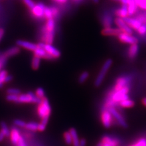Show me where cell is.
<instances>
[{"mask_svg":"<svg viewBox=\"0 0 146 146\" xmlns=\"http://www.w3.org/2000/svg\"><path fill=\"white\" fill-rule=\"evenodd\" d=\"M51 113V106H50V104L47 98L44 97L43 99H42L41 103L38 104V107L37 108L38 115L42 119L44 117H49Z\"/></svg>","mask_w":146,"mask_h":146,"instance_id":"cell-1","label":"cell"},{"mask_svg":"<svg viewBox=\"0 0 146 146\" xmlns=\"http://www.w3.org/2000/svg\"><path fill=\"white\" fill-rule=\"evenodd\" d=\"M113 61L111 59H108L105 63L101 68V70L99 71V73L98 76H97L96 79L95 80L94 82V85L96 86H99L100 85L102 84L104 79H105V77H106L107 72L108 71L110 68L111 67L112 65Z\"/></svg>","mask_w":146,"mask_h":146,"instance_id":"cell-2","label":"cell"},{"mask_svg":"<svg viewBox=\"0 0 146 146\" xmlns=\"http://www.w3.org/2000/svg\"><path fill=\"white\" fill-rule=\"evenodd\" d=\"M42 100L33 92H28L27 94L18 96V103H36L39 104L42 102Z\"/></svg>","mask_w":146,"mask_h":146,"instance_id":"cell-3","label":"cell"},{"mask_svg":"<svg viewBox=\"0 0 146 146\" xmlns=\"http://www.w3.org/2000/svg\"><path fill=\"white\" fill-rule=\"evenodd\" d=\"M107 109L110 112L112 116L116 121V122H117V124L119 125L124 128L127 127V124L125 120V119L123 117L121 114L116 110V109L115 107H108Z\"/></svg>","mask_w":146,"mask_h":146,"instance_id":"cell-4","label":"cell"},{"mask_svg":"<svg viewBox=\"0 0 146 146\" xmlns=\"http://www.w3.org/2000/svg\"><path fill=\"white\" fill-rule=\"evenodd\" d=\"M119 141L117 138L107 135L102 137L96 146H119Z\"/></svg>","mask_w":146,"mask_h":146,"instance_id":"cell-5","label":"cell"},{"mask_svg":"<svg viewBox=\"0 0 146 146\" xmlns=\"http://www.w3.org/2000/svg\"><path fill=\"white\" fill-rule=\"evenodd\" d=\"M46 6L42 3H38L35 4V6L31 9V12L35 18H42L44 17V9Z\"/></svg>","mask_w":146,"mask_h":146,"instance_id":"cell-6","label":"cell"},{"mask_svg":"<svg viewBox=\"0 0 146 146\" xmlns=\"http://www.w3.org/2000/svg\"><path fill=\"white\" fill-rule=\"evenodd\" d=\"M118 38L122 43L130 44H137L138 42V39L135 36L125 33H121L118 35Z\"/></svg>","mask_w":146,"mask_h":146,"instance_id":"cell-7","label":"cell"},{"mask_svg":"<svg viewBox=\"0 0 146 146\" xmlns=\"http://www.w3.org/2000/svg\"><path fill=\"white\" fill-rule=\"evenodd\" d=\"M101 121L104 127L108 129L112 125V115L108 109L104 110L101 114Z\"/></svg>","mask_w":146,"mask_h":146,"instance_id":"cell-8","label":"cell"},{"mask_svg":"<svg viewBox=\"0 0 146 146\" xmlns=\"http://www.w3.org/2000/svg\"><path fill=\"white\" fill-rule=\"evenodd\" d=\"M115 23L118 26V28L121 29L122 33H125L131 35L133 34V31H132L131 27L128 25L125 21L121 18H117L115 20Z\"/></svg>","mask_w":146,"mask_h":146,"instance_id":"cell-9","label":"cell"},{"mask_svg":"<svg viewBox=\"0 0 146 146\" xmlns=\"http://www.w3.org/2000/svg\"><path fill=\"white\" fill-rule=\"evenodd\" d=\"M43 48H44L45 49V51H46L49 55H51L54 58H58L60 56L61 53L60 51H58L57 49H56L54 46H53L52 44L44 43Z\"/></svg>","mask_w":146,"mask_h":146,"instance_id":"cell-10","label":"cell"},{"mask_svg":"<svg viewBox=\"0 0 146 146\" xmlns=\"http://www.w3.org/2000/svg\"><path fill=\"white\" fill-rule=\"evenodd\" d=\"M130 82V78L127 77H121L118 78L116 82V84L115 87H114V90L117 91L121 90L123 88L127 86H129L128 84Z\"/></svg>","mask_w":146,"mask_h":146,"instance_id":"cell-11","label":"cell"},{"mask_svg":"<svg viewBox=\"0 0 146 146\" xmlns=\"http://www.w3.org/2000/svg\"><path fill=\"white\" fill-rule=\"evenodd\" d=\"M124 20L126 23L129 25L131 29H135V30H138L139 27L142 25V23L141 22L138 20L136 19V18H130V17H125L122 18Z\"/></svg>","mask_w":146,"mask_h":146,"instance_id":"cell-12","label":"cell"},{"mask_svg":"<svg viewBox=\"0 0 146 146\" xmlns=\"http://www.w3.org/2000/svg\"><path fill=\"white\" fill-rule=\"evenodd\" d=\"M16 43L18 45V46L25 48L26 49H28L29 51H34L36 49V48H37V44L29 42H27V41H25V40H19L17 41Z\"/></svg>","mask_w":146,"mask_h":146,"instance_id":"cell-13","label":"cell"},{"mask_svg":"<svg viewBox=\"0 0 146 146\" xmlns=\"http://www.w3.org/2000/svg\"><path fill=\"white\" fill-rule=\"evenodd\" d=\"M34 56L38 57L39 58H44L45 59H53L54 58L49 55L46 51H45V49L44 48H40L37 46V48L34 51Z\"/></svg>","mask_w":146,"mask_h":146,"instance_id":"cell-14","label":"cell"},{"mask_svg":"<svg viewBox=\"0 0 146 146\" xmlns=\"http://www.w3.org/2000/svg\"><path fill=\"white\" fill-rule=\"evenodd\" d=\"M122 32L119 28H112V27H105L102 31V34L106 36H117Z\"/></svg>","mask_w":146,"mask_h":146,"instance_id":"cell-15","label":"cell"},{"mask_svg":"<svg viewBox=\"0 0 146 146\" xmlns=\"http://www.w3.org/2000/svg\"><path fill=\"white\" fill-rule=\"evenodd\" d=\"M11 140L12 144H17L18 141L21 138V135L19 130H18L17 128L13 127L11 131Z\"/></svg>","mask_w":146,"mask_h":146,"instance_id":"cell-16","label":"cell"},{"mask_svg":"<svg viewBox=\"0 0 146 146\" xmlns=\"http://www.w3.org/2000/svg\"><path fill=\"white\" fill-rule=\"evenodd\" d=\"M139 51V46L137 44H131L128 51V56L130 58H134L138 55Z\"/></svg>","mask_w":146,"mask_h":146,"instance_id":"cell-17","label":"cell"},{"mask_svg":"<svg viewBox=\"0 0 146 146\" xmlns=\"http://www.w3.org/2000/svg\"><path fill=\"white\" fill-rule=\"evenodd\" d=\"M20 52V48L18 46H13L10 49H7V51L3 54V55L6 58H8L9 57H12L19 54Z\"/></svg>","mask_w":146,"mask_h":146,"instance_id":"cell-18","label":"cell"},{"mask_svg":"<svg viewBox=\"0 0 146 146\" xmlns=\"http://www.w3.org/2000/svg\"><path fill=\"white\" fill-rule=\"evenodd\" d=\"M127 6H128V13H129V15L131 16L134 15L135 13L137 11V7H138V6H137L135 0H129Z\"/></svg>","mask_w":146,"mask_h":146,"instance_id":"cell-19","label":"cell"},{"mask_svg":"<svg viewBox=\"0 0 146 146\" xmlns=\"http://www.w3.org/2000/svg\"><path fill=\"white\" fill-rule=\"evenodd\" d=\"M70 133L72 136V145L73 146H79V143L80 139L79 138L78 134H77V130L74 129V128H71L69 130Z\"/></svg>","mask_w":146,"mask_h":146,"instance_id":"cell-20","label":"cell"},{"mask_svg":"<svg viewBox=\"0 0 146 146\" xmlns=\"http://www.w3.org/2000/svg\"><path fill=\"white\" fill-rule=\"evenodd\" d=\"M116 15L119 18H121L127 17V15H129L127 5H122L121 8L118 9L116 12Z\"/></svg>","mask_w":146,"mask_h":146,"instance_id":"cell-21","label":"cell"},{"mask_svg":"<svg viewBox=\"0 0 146 146\" xmlns=\"http://www.w3.org/2000/svg\"><path fill=\"white\" fill-rule=\"evenodd\" d=\"M55 26H56V24H55V21L54 18H52V19H49L48 20L46 23V25L43 27V29L48 31H54Z\"/></svg>","mask_w":146,"mask_h":146,"instance_id":"cell-22","label":"cell"},{"mask_svg":"<svg viewBox=\"0 0 146 146\" xmlns=\"http://www.w3.org/2000/svg\"><path fill=\"white\" fill-rule=\"evenodd\" d=\"M119 104V106L123 108H131L135 106V102L129 99L122 100Z\"/></svg>","mask_w":146,"mask_h":146,"instance_id":"cell-23","label":"cell"},{"mask_svg":"<svg viewBox=\"0 0 146 146\" xmlns=\"http://www.w3.org/2000/svg\"><path fill=\"white\" fill-rule=\"evenodd\" d=\"M38 125L39 124L35 122H30L28 123H26L25 125V128L28 130L31 131H37L38 129Z\"/></svg>","mask_w":146,"mask_h":146,"instance_id":"cell-24","label":"cell"},{"mask_svg":"<svg viewBox=\"0 0 146 146\" xmlns=\"http://www.w3.org/2000/svg\"><path fill=\"white\" fill-rule=\"evenodd\" d=\"M40 59L41 58L38 57L34 56L33 60H32V68H33V70H36L38 69L40 65Z\"/></svg>","mask_w":146,"mask_h":146,"instance_id":"cell-25","label":"cell"},{"mask_svg":"<svg viewBox=\"0 0 146 146\" xmlns=\"http://www.w3.org/2000/svg\"><path fill=\"white\" fill-rule=\"evenodd\" d=\"M49 121V117H44L42 119V121L38 125V130L40 131H43L46 129V127L48 124Z\"/></svg>","mask_w":146,"mask_h":146,"instance_id":"cell-26","label":"cell"},{"mask_svg":"<svg viewBox=\"0 0 146 146\" xmlns=\"http://www.w3.org/2000/svg\"><path fill=\"white\" fill-rule=\"evenodd\" d=\"M63 138H64V139H65V143L67 145H72V136H71V135L69 131H65V133H63Z\"/></svg>","mask_w":146,"mask_h":146,"instance_id":"cell-27","label":"cell"},{"mask_svg":"<svg viewBox=\"0 0 146 146\" xmlns=\"http://www.w3.org/2000/svg\"><path fill=\"white\" fill-rule=\"evenodd\" d=\"M44 17L46 18L47 20L49 19H52L54 18L52 9L51 7H46L44 9Z\"/></svg>","mask_w":146,"mask_h":146,"instance_id":"cell-28","label":"cell"},{"mask_svg":"<svg viewBox=\"0 0 146 146\" xmlns=\"http://www.w3.org/2000/svg\"><path fill=\"white\" fill-rule=\"evenodd\" d=\"M0 125H1V130L3 132L4 134L5 135L6 137L10 136L11 132H10V131H9L8 127H7V125H6V123L2 121V122H1V123H0Z\"/></svg>","mask_w":146,"mask_h":146,"instance_id":"cell-29","label":"cell"},{"mask_svg":"<svg viewBox=\"0 0 146 146\" xmlns=\"http://www.w3.org/2000/svg\"><path fill=\"white\" fill-rule=\"evenodd\" d=\"M89 77V73L87 71H84L82 73L79 77V82L80 84H83L88 79Z\"/></svg>","mask_w":146,"mask_h":146,"instance_id":"cell-30","label":"cell"},{"mask_svg":"<svg viewBox=\"0 0 146 146\" xmlns=\"http://www.w3.org/2000/svg\"><path fill=\"white\" fill-rule=\"evenodd\" d=\"M7 75V72L6 70H1L0 72V88H1L4 84V81Z\"/></svg>","mask_w":146,"mask_h":146,"instance_id":"cell-31","label":"cell"},{"mask_svg":"<svg viewBox=\"0 0 146 146\" xmlns=\"http://www.w3.org/2000/svg\"><path fill=\"white\" fill-rule=\"evenodd\" d=\"M103 23L106 27H110L112 23V18L110 15H106L104 17Z\"/></svg>","mask_w":146,"mask_h":146,"instance_id":"cell-32","label":"cell"},{"mask_svg":"<svg viewBox=\"0 0 146 146\" xmlns=\"http://www.w3.org/2000/svg\"><path fill=\"white\" fill-rule=\"evenodd\" d=\"M18 96L14 94H7L6 99L9 102H13L15 103H18Z\"/></svg>","mask_w":146,"mask_h":146,"instance_id":"cell-33","label":"cell"},{"mask_svg":"<svg viewBox=\"0 0 146 146\" xmlns=\"http://www.w3.org/2000/svg\"><path fill=\"white\" fill-rule=\"evenodd\" d=\"M35 94L36 96L39 98L40 99H42L45 97V93L44 91L42 88H38L36 90Z\"/></svg>","mask_w":146,"mask_h":146,"instance_id":"cell-34","label":"cell"},{"mask_svg":"<svg viewBox=\"0 0 146 146\" xmlns=\"http://www.w3.org/2000/svg\"><path fill=\"white\" fill-rule=\"evenodd\" d=\"M130 146H146V139L145 138H141Z\"/></svg>","mask_w":146,"mask_h":146,"instance_id":"cell-35","label":"cell"},{"mask_svg":"<svg viewBox=\"0 0 146 146\" xmlns=\"http://www.w3.org/2000/svg\"><path fill=\"white\" fill-rule=\"evenodd\" d=\"M135 1L138 7L146 10V0H135Z\"/></svg>","mask_w":146,"mask_h":146,"instance_id":"cell-36","label":"cell"},{"mask_svg":"<svg viewBox=\"0 0 146 146\" xmlns=\"http://www.w3.org/2000/svg\"><path fill=\"white\" fill-rule=\"evenodd\" d=\"M7 93L8 94L20 95L21 94V91L17 88H9L7 90Z\"/></svg>","mask_w":146,"mask_h":146,"instance_id":"cell-37","label":"cell"},{"mask_svg":"<svg viewBox=\"0 0 146 146\" xmlns=\"http://www.w3.org/2000/svg\"><path fill=\"white\" fill-rule=\"evenodd\" d=\"M13 123H14V124L16 126L20 127H25L26 124V123L24 121H22L21 119H15L13 121Z\"/></svg>","mask_w":146,"mask_h":146,"instance_id":"cell-38","label":"cell"},{"mask_svg":"<svg viewBox=\"0 0 146 146\" xmlns=\"http://www.w3.org/2000/svg\"><path fill=\"white\" fill-rule=\"evenodd\" d=\"M23 2L27 6V7L29 8L30 9H33L36 4L33 0H23Z\"/></svg>","mask_w":146,"mask_h":146,"instance_id":"cell-39","label":"cell"},{"mask_svg":"<svg viewBox=\"0 0 146 146\" xmlns=\"http://www.w3.org/2000/svg\"><path fill=\"white\" fill-rule=\"evenodd\" d=\"M7 58H6L5 56H4L3 54L0 56V72L1 71V69L4 66V64H5Z\"/></svg>","mask_w":146,"mask_h":146,"instance_id":"cell-40","label":"cell"},{"mask_svg":"<svg viewBox=\"0 0 146 146\" xmlns=\"http://www.w3.org/2000/svg\"><path fill=\"white\" fill-rule=\"evenodd\" d=\"M138 32V33L141 35H145L146 34V25H142L137 30Z\"/></svg>","mask_w":146,"mask_h":146,"instance_id":"cell-41","label":"cell"},{"mask_svg":"<svg viewBox=\"0 0 146 146\" xmlns=\"http://www.w3.org/2000/svg\"><path fill=\"white\" fill-rule=\"evenodd\" d=\"M51 9H52V14H53V17H56L58 16L59 12L58 9L56 7H51Z\"/></svg>","mask_w":146,"mask_h":146,"instance_id":"cell-42","label":"cell"},{"mask_svg":"<svg viewBox=\"0 0 146 146\" xmlns=\"http://www.w3.org/2000/svg\"><path fill=\"white\" fill-rule=\"evenodd\" d=\"M17 145L18 146H27L26 144L25 143V141L24 138H23L22 136L21 137V138L20 139L19 141H18V143L17 144Z\"/></svg>","mask_w":146,"mask_h":146,"instance_id":"cell-43","label":"cell"},{"mask_svg":"<svg viewBox=\"0 0 146 146\" xmlns=\"http://www.w3.org/2000/svg\"><path fill=\"white\" fill-rule=\"evenodd\" d=\"M86 141L85 139H80L79 146H86Z\"/></svg>","mask_w":146,"mask_h":146,"instance_id":"cell-44","label":"cell"},{"mask_svg":"<svg viewBox=\"0 0 146 146\" xmlns=\"http://www.w3.org/2000/svg\"><path fill=\"white\" fill-rule=\"evenodd\" d=\"M13 79V77L10 75H7L5 79V81H4V83H7V82H9L11 81Z\"/></svg>","mask_w":146,"mask_h":146,"instance_id":"cell-45","label":"cell"},{"mask_svg":"<svg viewBox=\"0 0 146 146\" xmlns=\"http://www.w3.org/2000/svg\"><path fill=\"white\" fill-rule=\"evenodd\" d=\"M5 137H6V136L4 134L3 132L1 130L0 131V142H1L2 141H3V139H4Z\"/></svg>","mask_w":146,"mask_h":146,"instance_id":"cell-46","label":"cell"},{"mask_svg":"<svg viewBox=\"0 0 146 146\" xmlns=\"http://www.w3.org/2000/svg\"><path fill=\"white\" fill-rule=\"evenodd\" d=\"M52 1L56 2L57 3L64 4V3H66L68 1V0H52Z\"/></svg>","mask_w":146,"mask_h":146,"instance_id":"cell-47","label":"cell"},{"mask_svg":"<svg viewBox=\"0 0 146 146\" xmlns=\"http://www.w3.org/2000/svg\"><path fill=\"white\" fill-rule=\"evenodd\" d=\"M129 0H120V2L122 4V5H128Z\"/></svg>","mask_w":146,"mask_h":146,"instance_id":"cell-48","label":"cell"},{"mask_svg":"<svg viewBox=\"0 0 146 146\" xmlns=\"http://www.w3.org/2000/svg\"><path fill=\"white\" fill-rule=\"evenodd\" d=\"M4 34V30L3 29H0V40H1Z\"/></svg>","mask_w":146,"mask_h":146,"instance_id":"cell-49","label":"cell"},{"mask_svg":"<svg viewBox=\"0 0 146 146\" xmlns=\"http://www.w3.org/2000/svg\"><path fill=\"white\" fill-rule=\"evenodd\" d=\"M142 102H143V104L144 106L145 107H146V98H143V100H142Z\"/></svg>","mask_w":146,"mask_h":146,"instance_id":"cell-50","label":"cell"},{"mask_svg":"<svg viewBox=\"0 0 146 146\" xmlns=\"http://www.w3.org/2000/svg\"><path fill=\"white\" fill-rule=\"evenodd\" d=\"M82 0H74V1L76 2V3H79L80 2H81Z\"/></svg>","mask_w":146,"mask_h":146,"instance_id":"cell-51","label":"cell"},{"mask_svg":"<svg viewBox=\"0 0 146 146\" xmlns=\"http://www.w3.org/2000/svg\"><path fill=\"white\" fill-rule=\"evenodd\" d=\"M92 1L94 3H98L99 2V0H92Z\"/></svg>","mask_w":146,"mask_h":146,"instance_id":"cell-52","label":"cell"},{"mask_svg":"<svg viewBox=\"0 0 146 146\" xmlns=\"http://www.w3.org/2000/svg\"><path fill=\"white\" fill-rule=\"evenodd\" d=\"M113 1H119L120 0H113Z\"/></svg>","mask_w":146,"mask_h":146,"instance_id":"cell-53","label":"cell"}]
</instances>
